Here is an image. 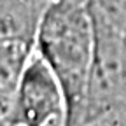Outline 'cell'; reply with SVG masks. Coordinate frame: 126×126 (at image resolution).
Segmentation results:
<instances>
[{
    "instance_id": "obj_1",
    "label": "cell",
    "mask_w": 126,
    "mask_h": 126,
    "mask_svg": "<svg viewBox=\"0 0 126 126\" xmlns=\"http://www.w3.org/2000/svg\"><path fill=\"white\" fill-rule=\"evenodd\" d=\"M33 51L63 91L65 126H82L96 53V26L89 9L81 0H51L39 19Z\"/></svg>"
},
{
    "instance_id": "obj_2",
    "label": "cell",
    "mask_w": 126,
    "mask_h": 126,
    "mask_svg": "<svg viewBox=\"0 0 126 126\" xmlns=\"http://www.w3.org/2000/svg\"><path fill=\"white\" fill-rule=\"evenodd\" d=\"M7 123L11 126H65L67 123L63 91L35 51L23 74Z\"/></svg>"
},
{
    "instance_id": "obj_3",
    "label": "cell",
    "mask_w": 126,
    "mask_h": 126,
    "mask_svg": "<svg viewBox=\"0 0 126 126\" xmlns=\"http://www.w3.org/2000/svg\"><path fill=\"white\" fill-rule=\"evenodd\" d=\"M33 56V44L26 40H0V123L7 121L23 74Z\"/></svg>"
}]
</instances>
